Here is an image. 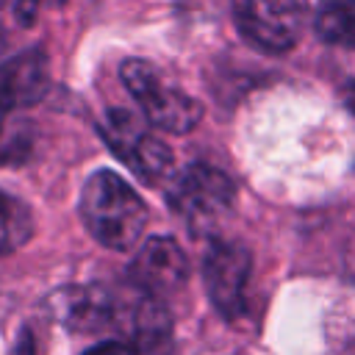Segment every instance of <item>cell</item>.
<instances>
[{"instance_id": "6da1fadb", "label": "cell", "mask_w": 355, "mask_h": 355, "mask_svg": "<svg viewBox=\"0 0 355 355\" xmlns=\"http://www.w3.org/2000/svg\"><path fill=\"white\" fill-rule=\"evenodd\" d=\"M147 205L128 180L103 169L94 172L80 191V219L86 230L108 250L133 247L147 225Z\"/></svg>"}, {"instance_id": "7a4b0ae2", "label": "cell", "mask_w": 355, "mask_h": 355, "mask_svg": "<svg viewBox=\"0 0 355 355\" xmlns=\"http://www.w3.org/2000/svg\"><path fill=\"white\" fill-rule=\"evenodd\" d=\"M119 75L153 128L166 133H189L200 122L202 105L191 94H186L172 78H166L153 61L128 58Z\"/></svg>"}, {"instance_id": "3957f363", "label": "cell", "mask_w": 355, "mask_h": 355, "mask_svg": "<svg viewBox=\"0 0 355 355\" xmlns=\"http://www.w3.org/2000/svg\"><path fill=\"white\" fill-rule=\"evenodd\" d=\"M166 200L191 233L208 236L230 216L236 186L225 172L205 164H191L175 178Z\"/></svg>"}, {"instance_id": "277c9868", "label": "cell", "mask_w": 355, "mask_h": 355, "mask_svg": "<svg viewBox=\"0 0 355 355\" xmlns=\"http://www.w3.org/2000/svg\"><path fill=\"white\" fill-rule=\"evenodd\" d=\"M305 17V0H233L236 28L263 53L291 50L302 36Z\"/></svg>"}, {"instance_id": "5b68a950", "label": "cell", "mask_w": 355, "mask_h": 355, "mask_svg": "<svg viewBox=\"0 0 355 355\" xmlns=\"http://www.w3.org/2000/svg\"><path fill=\"white\" fill-rule=\"evenodd\" d=\"M252 272V255L239 241H216L202 263V280L214 308L236 319L247 302V283Z\"/></svg>"}, {"instance_id": "8992f818", "label": "cell", "mask_w": 355, "mask_h": 355, "mask_svg": "<svg viewBox=\"0 0 355 355\" xmlns=\"http://www.w3.org/2000/svg\"><path fill=\"white\" fill-rule=\"evenodd\" d=\"M100 130H103V139L108 141V147L116 153V158H122L136 175L155 180V178L166 175V169L172 166L169 147L158 136H153L128 111H119V108L111 111Z\"/></svg>"}, {"instance_id": "52a82bcc", "label": "cell", "mask_w": 355, "mask_h": 355, "mask_svg": "<svg viewBox=\"0 0 355 355\" xmlns=\"http://www.w3.org/2000/svg\"><path fill=\"white\" fill-rule=\"evenodd\" d=\"M189 277V261L175 239L153 236L147 239L130 261V283L147 294L166 297L183 288Z\"/></svg>"}, {"instance_id": "ba28073f", "label": "cell", "mask_w": 355, "mask_h": 355, "mask_svg": "<svg viewBox=\"0 0 355 355\" xmlns=\"http://www.w3.org/2000/svg\"><path fill=\"white\" fill-rule=\"evenodd\" d=\"M116 291L105 286H69L50 297L53 316L78 333H97L114 327Z\"/></svg>"}, {"instance_id": "9c48e42d", "label": "cell", "mask_w": 355, "mask_h": 355, "mask_svg": "<svg viewBox=\"0 0 355 355\" xmlns=\"http://www.w3.org/2000/svg\"><path fill=\"white\" fill-rule=\"evenodd\" d=\"M47 92V55L42 50H25L0 67V94L14 108L42 100Z\"/></svg>"}, {"instance_id": "30bf717a", "label": "cell", "mask_w": 355, "mask_h": 355, "mask_svg": "<svg viewBox=\"0 0 355 355\" xmlns=\"http://www.w3.org/2000/svg\"><path fill=\"white\" fill-rule=\"evenodd\" d=\"M313 31L327 44L355 50V0H322Z\"/></svg>"}, {"instance_id": "8fae6325", "label": "cell", "mask_w": 355, "mask_h": 355, "mask_svg": "<svg viewBox=\"0 0 355 355\" xmlns=\"http://www.w3.org/2000/svg\"><path fill=\"white\" fill-rule=\"evenodd\" d=\"M33 233V216L31 208L0 189V255H8L14 250H19Z\"/></svg>"}, {"instance_id": "7c38bea8", "label": "cell", "mask_w": 355, "mask_h": 355, "mask_svg": "<svg viewBox=\"0 0 355 355\" xmlns=\"http://www.w3.org/2000/svg\"><path fill=\"white\" fill-rule=\"evenodd\" d=\"M67 0H14V17L19 25H33L44 11L64 6Z\"/></svg>"}, {"instance_id": "4fadbf2b", "label": "cell", "mask_w": 355, "mask_h": 355, "mask_svg": "<svg viewBox=\"0 0 355 355\" xmlns=\"http://www.w3.org/2000/svg\"><path fill=\"white\" fill-rule=\"evenodd\" d=\"M83 355H139V349H136V344L122 338V341H103V344L86 349Z\"/></svg>"}, {"instance_id": "5bb4252c", "label": "cell", "mask_w": 355, "mask_h": 355, "mask_svg": "<svg viewBox=\"0 0 355 355\" xmlns=\"http://www.w3.org/2000/svg\"><path fill=\"white\" fill-rule=\"evenodd\" d=\"M14 355H36V347H33V341H31V336H28V333H22V336H19V344H17Z\"/></svg>"}, {"instance_id": "9a60e30c", "label": "cell", "mask_w": 355, "mask_h": 355, "mask_svg": "<svg viewBox=\"0 0 355 355\" xmlns=\"http://www.w3.org/2000/svg\"><path fill=\"white\" fill-rule=\"evenodd\" d=\"M8 111H11V105H8V103L3 100V94H0V141H3V136H6L3 128H6V114H8Z\"/></svg>"}, {"instance_id": "2e32d148", "label": "cell", "mask_w": 355, "mask_h": 355, "mask_svg": "<svg viewBox=\"0 0 355 355\" xmlns=\"http://www.w3.org/2000/svg\"><path fill=\"white\" fill-rule=\"evenodd\" d=\"M347 103H349V108H352V114H355V83L347 89Z\"/></svg>"}, {"instance_id": "e0dca14e", "label": "cell", "mask_w": 355, "mask_h": 355, "mask_svg": "<svg viewBox=\"0 0 355 355\" xmlns=\"http://www.w3.org/2000/svg\"><path fill=\"white\" fill-rule=\"evenodd\" d=\"M0 6H3V0H0Z\"/></svg>"}]
</instances>
